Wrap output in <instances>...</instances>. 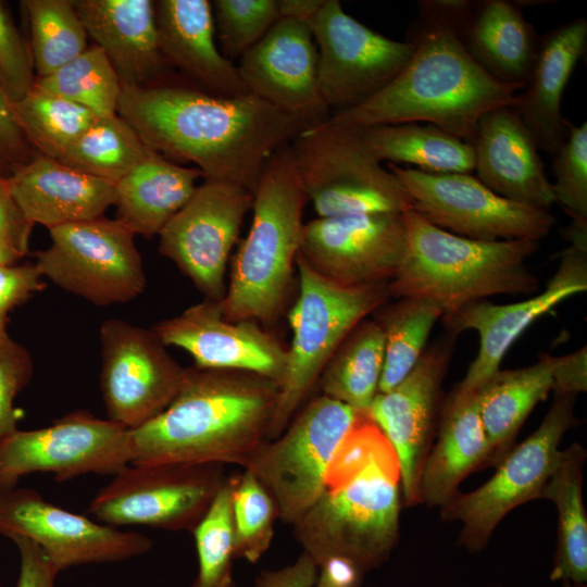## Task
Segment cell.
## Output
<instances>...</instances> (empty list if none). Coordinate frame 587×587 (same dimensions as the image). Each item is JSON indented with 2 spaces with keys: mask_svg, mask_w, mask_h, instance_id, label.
<instances>
[{
  "mask_svg": "<svg viewBox=\"0 0 587 587\" xmlns=\"http://www.w3.org/2000/svg\"><path fill=\"white\" fill-rule=\"evenodd\" d=\"M226 475L215 463H130L96 494L88 512L114 527L192 532Z\"/></svg>",
  "mask_w": 587,
  "mask_h": 587,
  "instance_id": "obj_11",
  "label": "cell"
},
{
  "mask_svg": "<svg viewBox=\"0 0 587 587\" xmlns=\"http://www.w3.org/2000/svg\"><path fill=\"white\" fill-rule=\"evenodd\" d=\"M100 389L107 419L137 429L162 413L186 375L152 329L121 319L100 327Z\"/></svg>",
  "mask_w": 587,
  "mask_h": 587,
  "instance_id": "obj_15",
  "label": "cell"
},
{
  "mask_svg": "<svg viewBox=\"0 0 587 587\" xmlns=\"http://www.w3.org/2000/svg\"><path fill=\"white\" fill-rule=\"evenodd\" d=\"M45 283L35 263L0 265V329L9 313L42 290Z\"/></svg>",
  "mask_w": 587,
  "mask_h": 587,
  "instance_id": "obj_48",
  "label": "cell"
},
{
  "mask_svg": "<svg viewBox=\"0 0 587 587\" xmlns=\"http://www.w3.org/2000/svg\"><path fill=\"white\" fill-rule=\"evenodd\" d=\"M492 587H502V586H492Z\"/></svg>",
  "mask_w": 587,
  "mask_h": 587,
  "instance_id": "obj_57",
  "label": "cell"
},
{
  "mask_svg": "<svg viewBox=\"0 0 587 587\" xmlns=\"http://www.w3.org/2000/svg\"><path fill=\"white\" fill-rule=\"evenodd\" d=\"M587 290V273L569 264H559L546 289L527 300L495 304L487 300L472 302L444 314L448 334L458 336L475 330L479 348L463 379L457 385L467 391L478 389L494 373L514 341L540 316L567 298Z\"/></svg>",
  "mask_w": 587,
  "mask_h": 587,
  "instance_id": "obj_23",
  "label": "cell"
},
{
  "mask_svg": "<svg viewBox=\"0 0 587 587\" xmlns=\"http://www.w3.org/2000/svg\"><path fill=\"white\" fill-rule=\"evenodd\" d=\"M295 167L319 217L402 214L412 201L367 147L362 128L330 117L307 127L289 145Z\"/></svg>",
  "mask_w": 587,
  "mask_h": 587,
  "instance_id": "obj_8",
  "label": "cell"
},
{
  "mask_svg": "<svg viewBox=\"0 0 587 587\" xmlns=\"http://www.w3.org/2000/svg\"><path fill=\"white\" fill-rule=\"evenodd\" d=\"M308 203L289 145L267 161L254 191L252 222L220 301L229 321L270 325L290 296Z\"/></svg>",
  "mask_w": 587,
  "mask_h": 587,
  "instance_id": "obj_6",
  "label": "cell"
},
{
  "mask_svg": "<svg viewBox=\"0 0 587 587\" xmlns=\"http://www.w3.org/2000/svg\"><path fill=\"white\" fill-rule=\"evenodd\" d=\"M319 567L302 552L295 562L277 570L261 571L253 587H314Z\"/></svg>",
  "mask_w": 587,
  "mask_h": 587,
  "instance_id": "obj_52",
  "label": "cell"
},
{
  "mask_svg": "<svg viewBox=\"0 0 587 587\" xmlns=\"http://www.w3.org/2000/svg\"><path fill=\"white\" fill-rule=\"evenodd\" d=\"M232 517L235 558L257 563L272 544L278 516L267 491L246 470L235 474Z\"/></svg>",
  "mask_w": 587,
  "mask_h": 587,
  "instance_id": "obj_42",
  "label": "cell"
},
{
  "mask_svg": "<svg viewBox=\"0 0 587 587\" xmlns=\"http://www.w3.org/2000/svg\"><path fill=\"white\" fill-rule=\"evenodd\" d=\"M314 587H363L361 585H349L334 580L328 575L319 571L317 579Z\"/></svg>",
  "mask_w": 587,
  "mask_h": 587,
  "instance_id": "obj_55",
  "label": "cell"
},
{
  "mask_svg": "<svg viewBox=\"0 0 587 587\" xmlns=\"http://www.w3.org/2000/svg\"><path fill=\"white\" fill-rule=\"evenodd\" d=\"M575 400V396H554L537 429L505 454L486 483L459 492L439 508L442 522L460 523L459 546L472 553L482 551L509 512L540 499L559 462L563 436L579 423Z\"/></svg>",
  "mask_w": 587,
  "mask_h": 587,
  "instance_id": "obj_10",
  "label": "cell"
},
{
  "mask_svg": "<svg viewBox=\"0 0 587 587\" xmlns=\"http://www.w3.org/2000/svg\"><path fill=\"white\" fill-rule=\"evenodd\" d=\"M522 1L469 0L457 34L474 61L495 79L524 88L540 37L523 14Z\"/></svg>",
  "mask_w": 587,
  "mask_h": 587,
  "instance_id": "obj_30",
  "label": "cell"
},
{
  "mask_svg": "<svg viewBox=\"0 0 587 587\" xmlns=\"http://www.w3.org/2000/svg\"><path fill=\"white\" fill-rule=\"evenodd\" d=\"M325 0H278L280 17L310 24Z\"/></svg>",
  "mask_w": 587,
  "mask_h": 587,
  "instance_id": "obj_53",
  "label": "cell"
},
{
  "mask_svg": "<svg viewBox=\"0 0 587 587\" xmlns=\"http://www.w3.org/2000/svg\"><path fill=\"white\" fill-rule=\"evenodd\" d=\"M96 46L101 48L123 86H151L167 68L159 47L155 1L73 0Z\"/></svg>",
  "mask_w": 587,
  "mask_h": 587,
  "instance_id": "obj_26",
  "label": "cell"
},
{
  "mask_svg": "<svg viewBox=\"0 0 587 587\" xmlns=\"http://www.w3.org/2000/svg\"><path fill=\"white\" fill-rule=\"evenodd\" d=\"M133 461L128 429L85 411L38 429H16L0 442V491L32 473L64 482L85 474L114 475Z\"/></svg>",
  "mask_w": 587,
  "mask_h": 587,
  "instance_id": "obj_14",
  "label": "cell"
},
{
  "mask_svg": "<svg viewBox=\"0 0 587 587\" xmlns=\"http://www.w3.org/2000/svg\"><path fill=\"white\" fill-rule=\"evenodd\" d=\"M247 91L308 126L332 114L317 84V49L308 24L279 17L237 65Z\"/></svg>",
  "mask_w": 587,
  "mask_h": 587,
  "instance_id": "obj_21",
  "label": "cell"
},
{
  "mask_svg": "<svg viewBox=\"0 0 587 587\" xmlns=\"http://www.w3.org/2000/svg\"><path fill=\"white\" fill-rule=\"evenodd\" d=\"M362 133L379 162L413 164L437 174H470L475 168L473 145L432 124L376 125L362 128Z\"/></svg>",
  "mask_w": 587,
  "mask_h": 587,
  "instance_id": "obj_34",
  "label": "cell"
},
{
  "mask_svg": "<svg viewBox=\"0 0 587 587\" xmlns=\"http://www.w3.org/2000/svg\"><path fill=\"white\" fill-rule=\"evenodd\" d=\"M0 534L34 541L59 573L72 566L142 555L153 545L141 533L62 509L27 487L0 491Z\"/></svg>",
  "mask_w": 587,
  "mask_h": 587,
  "instance_id": "obj_18",
  "label": "cell"
},
{
  "mask_svg": "<svg viewBox=\"0 0 587 587\" xmlns=\"http://www.w3.org/2000/svg\"><path fill=\"white\" fill-rule=\"evenodd\" d=\"M407 249L402 214L363 213L305 222L298 257L326 280L362 287L389 283Z\"/></svg>",
  "mask_w": 587,
  "mask_h": 587,
  "instance_id": "obj_19",
  "label": "cell"
},
{
  "mask_svg": "<svg viewBox=\"0 0 587 587\" xmlns=\"http://www.w3.org/2000/svg\"><path fill=\"white\" fill-rule=\"evenodd\" d=\"M51 243L36 252L42 277L96 305L126 303L146 287L135 234L116 218L98 217L49 229Z\"/></svg>",
  "mask_w": 587,
  "mask_h": 587,
  "instance_id": "obj_12",
  "label": "cell"
},
{
  "mask_svg": "<svg viewBox=\"0 0 587 587\" xmlns=\"http://www.w3.org/2000/svg\"><path fill=\"white\" fill-rule=\"evenodd\" d=\"M477 178L495 193L548 210L555 202L539 149L511 107L482 116L473 141Z\"/></svg>",
  "mask_w": 587,
  "mask_h": 587,
  "instance_id": "obj_24",
  "label": "cell"
},
{
  "mask_svg": "<svg viewBox=\"0 0 587 587\" xmlns=\"http://www.w3.org/2000/svg\"><path fill=\"white\" fill-rule=\"evenodd\" d=\"M553 396H575L587 389V347L555 357Z\"/></svg>",
  "mask_w": 587,
  "mask_h": 587,
  "instance_id": "obj_51",
  "label": "cell"
},
{
  "mask_svg": "<svg viewBox=\"0 0 587 587\" xmlns=\"http://www.w3.org/2000/svg\"><path fill=\"white\" fill-rule=\"evenodd\" d=\"M561 587H587V584H574L570 582H561Z\"/></svg>",
  "mask_w": 587,
  "mask_h": 587,
  "instance_id": "obj_56",
  "label": "cell"
},
{
  "mask_svg": "<svg viewBox=\"0 0 587 587\" xmlns=\"http://www.w3.org/2000/svg\"><path fill=\"white\" fill-rule=\"evenodd\" d=\"M235 474L226 475L211 507L193 528L198 572L188 587H236L232 497Z\"/></svg>",
  "mask_w": 587,
  "mask_h": 587,
  "instance_id": "obj_41",
  "label": "cell"
},
{
  "mask_svg": "<svg viewBox=\"0 0 587 587\" xmlns=\"http://www.w3.org/2000/svg\"><path fill=\"white\" fill-rule=\"evenodd\" d=\"M35 80L30 48L0 1V85L9 100L15 102L34 87Z\"/></svg>",
  "mask_w": 587,
  "mask_h": 587,
  "instance_id": "obj_46",
  "label": "cell"
},
{
  "mask_svg": "<svg viewBox=\"0 0 587 587\" xmlns=\"http://www.w3.org/2000/svg\"><path fill=\"white\" fill-rule=\"evenodd\" d=\"M152 150L120 115L98 116L58 161L82 173L116 184Z\"/></svg>",
  "mask_w": 587,
  "mask_h": 587,
  "instance_id": "obj_37",
  "label": "cell"
},
{
  "mask_svg": "<svg viewBox=\"0 0 587 587\" xmlns=\"http://www.w3.org/2000/svg\"><path fill=\"white\" fill-rule=\"evenodd\" d=\"M402 218L408 249L388 284L391 298L427 299L450 314L491 296L538 290L527 260L538 251L539 241L470 239L432 224L413 209Z\"/></svg>",
  "mask_w": 587,
  "mask_h": 587,
  "instance_id": "obj_5",
  "label": "cell"
},
{
  "mask_svg": "<svg viewBox=\"0 0 587 587\" xmlns=\"http://www.w3.org/2000/svg\"><path fill=\"white\" fill-rule=\"evenodd\" d=\"M455 338L447 333L426 348L400 383L375 396L367 413L397 455L407 507L419 504V477L436 436Z\"/></svg>",
  "mask_w": 587,
  "mask_h": 587,
  "instance_id": "obj_20",
  "label": "cell"
},
{
  "mask_svg": "<svg viewBox=\"0 0 587 587\" xmlns=\"http://www.w3.org/2000/svg\"><path fill=\"white\" fill-rule=\"evenodd\" d=\"M278 384L258 374L187 367L176 397L129 430L132 463H215L242 469L270 440Z\"/></svg>",
  "mask_w": 587,
  "mask_h": 587,
  "instance_id": "obj_4",
  "label": "cell"
},
{
  "mask_svg": "<svg viewBox=\"0 0 587 587\" xmlns=\"http://www.w3.org/2000/svg\"><path fill=\"white\" fill-rule=\"evenodd\" d=\"M309 27L317 49L320 93L334 113L380 91L413 52L409 41L390 39L347 14L338 0H325Z\"/></svg>",
  "mask_w": 587,
  "mask_h": 587,
  "instance_id": "obj_16",
  "label": "cell"
},
{
  "mask_svg": "<svg viewBox=\"0 0 587 587\" xmlns=\"http://www.w3.org/2000/svg\"><path fill=\"white\" fill-rule=\"evenodd\" d=\"M253 199L237 185L204 179L158 235L159 252L208 300L225 296L229 257Z\"/></svg>",
  "mask_w": 587,
  "mask_h": 587,
  "instance_id": "obj_17",
  "label": "cell"
},
{
  "mask_svg": "<svg viewBox=\"0 0 587 587\" xmlns=\"http://www.w3.org/2000/svg\"><path fill=\"white\" fill-rule=\"evenodd\" d=\"M221 52L233 62L240 59L277 22L278 0L211 1Z\"/></svg>",
  "mask_w": 587,
  "mask_h": 587,
  "instance_id": "obj_43",
  "label": "cell"
},
{
  "mask_svg": "<svg viewBox=\"0 0 587 587\" xmlns=\"http://www.w3.org/2000/svg\"><path fill=\"white\" fill-rule=\"evenodd\" d=\"M384 359L383 332L369 316L351 329L326 363L316 384L321 395L367 414L378 394Z\"/></svg>",
  "mask_w": 587,
  "mask_h": 587,
  "instance_id": "obj_35",
  "label": "cell"
},
{
  "mask_svg": "<svg viewBox=\"0 0 587 587\" xmlns=\"http://www.w3.org/2000/svg\"><path fill=\"white\" fill-rule=\"evenodd\" d=\"M552 157L555 202L571 220L587 222V123L567 121L565 141Z\"/></svg>",
  "mask_w": 587,
  "mask_h": 587,
  "instance_id": "obj_44",
  "label": "cell"
},
{
  "mask_svg": "<svg viewBox=\"0 0 587 587\" xmlns=\"http://www.w3.org/2000/svg\"><path fill=\"white\" fill-rule=\"evenodd\" d=\"M116 113L151 150L253 195L271 157L310 127L251 93L221 97L174 84L123 86Z\"/></svg>",
  "mask_w": 587,
  "mask_h": 587,
  "instance_id": "obj_1",
  "label": "cell"
},
{
  "mask_svg": "<svg viewBox=\"0 0 587 587\" xmlns=\"http://www.w3.org/2000/svg\"><path fill=\"white\" fill-rule=\"evenodd\" d=\"M155 22L165 62L193 82L197 89L221 97L249 93L237 65L216 46L211 1H155Z\"/></svg>",
  "mask_w": 587,
  "mask_h": 587,
  "instance_id": "obj_25",
  "label": "cell"
},
{
  "mask_svg": "<svg viewBox=\"0 0 587 587\" xmlns=\"http://www.w3.org/2000/svg\"><path fill=\"white\" fill-rule=\"evenodd\" d=\"M21 259L13 249L0 242V265L16 264Z\"/></svg>",
  "mask_w": 587,
  "mask_h": 587,
  "instance_id": "obj_54",
  "label": "cell"
},
{
  "mask_svg": "<svg viewBox=\"0 0 587 587\" xmlns=\"http://www.w3.org/2000/svg\"><path fill=\"white\" fill-rule=\"evenodd\" d=\"M11 540L20 557L16 587H55L59 572L42 549L27 538L15 537Z\"/></svg>",
  "mask_w": 587,
  "mask_h": 587,
  "instance_id": "obj_50",
  "label": "cell"
},
{
  "mask_svg": "<svg viewBox=\"0 0 587 587\" xmlns=\"http://www.w3.org/2000/svg\"><path fill=\"white\" fill-rule=\"evenodd\" d=\"M554 363V355L541 352L532 365L499 369L475 390L494 465L515 446L516 436L530 412L552 391Z\"/></svg>",
  "mask_w": 587,
  "mask_h": 587,
  "instance_id": "obj_32",
  "label": "cell"
},
{
  "mask_svg": "<svg viewBox=\"0 0 587 587\" xmlns=\"http://www.w3.org/2000/svg\"><path fill=\"white\" fill-rule=\"evenodd\" d=\"M362 414L323 395L312 398L245 465L272 498L282 522L295 525L314 504L332 460Z\"/></svg>",
  "mask_w": 587,
  "mask_h": 587,
  "instance_id": "obj_9",
  "label": "cell"
},
{
  "mask_svg": "<svg viewBox=\"0 0 587 587\" xmlns=\"http://www.w3.org/2000/svg\"><path fill=\"white\" fill-rule=\"evenodd\" d=\"M12 108L30 146L37 153L55 160L98 117L74 102L36 87L12 102Z\"/></svg>",
  "mask_w": 587,
  "mask_h": 587,
  "instance_id": "obj_39",
  "label": "cell"
},
{
  "mask_svg": "<svg viewBox=\"0 0 587 587\" xmlns=\"http://www.w3.org/2000/svg\"><path fill=\"white\" fill-rule=\"evenodd\" d=\"M30 27L36 78L46 77L88 49L73 0H23Z\"/></svg>",
  "mask_w": 587,
  "mask_h": 587,
  "instance_id": "obj_38",
  "label": "cell"
},
{
  "mask_svg": "<svg viewBox=\"0 0 587 587\" xmlns=\"http://www.w3.org/2000/svg\"><path fill=\"white\" fill-rule=\"evenodd\" d=\"M0 587H1V584H0Z\"/></svg>",
  "mask_w": 587,
  "mask_h": 587,
  "instance_id": "obj_58",
  "label": "cell"
},
{
  "mask_svg": "<svg viewBox=\"0 0 587 587\" xmlns=\"http://www.w3.org/2000/svg\"><path fill=\"white\" fill-rule=\"evenodd\" d=\"M34 87L74 102L97 116L117 114L122 91L115 70L96 45L50 75L36 78Z\"/></svg>",
  "mask_w": 587,
  "mask_h": 587,
  "instance_id": "obj_40",
  "label": "cell"
},
{
  "mask_svg": "<svg viewBox=\"0 0 587 587\" xmlns=\"http://www.w3.org/2000/svg\"><path fill=\"white\" fill-rule=\"evenodd\" d=\"M387 167L409 193L412 209L449 233L482 241H539L555 224L550 211L505 199L470 174Z\"/></svg>",
  "mask_w": 587,
  "mask_h": 587,
  "instance_id": "obj_13",
  "label": "cell"
},
{
  "mask_svg": "<svg viewBox=\"0 0 587 587\" xmlns=\"http://www.w3.org/2000/svg\"><path fill=\"white\" fill-rule=\"evenodd\" d=\"M151 329L166 347L190 354L196 367L242 371L280 382L286 348L255 322L227 320L220 301L204 299Z\"/></svg>",
  "mask_w": 587,
  "mask_h": 587,
  "instance_id": "obj_22",
  "label": "cell"
},
{
  "mask_svg": "<svg viewBox=\"0 0 587 587\" xmlns=\"http://www.w3.org/2000/svg\"><path fill=\"white\" fill-rule=\"evenodd\" d=\"M296 268L299 291L288 313L292 336L286 348L270 440L307 402L326 363L351 329L391 299L389 283L339 286L313 272L299 257Z\"/></svg>",
  "mask_w": 587,
  "mask_h": 587,
  "instance_id": "obj_7",
  "label": "cell"
},
{
  "mask_svg": "<svg viewBox=\"0 0 587 587\" xmlns=\"http://www.w3.org/2000/svg\"><path fill=\"white\" fill-rule=\"evenodd\" d=\"M200 177L197 167L183 166L152 150L115 184V218L135 235L158 236L192 197Z\"/></svg>",
  "mask_w": 587,
  "mask_h": 587,
  "instance_id": "obj_31",
  "label": "cell"
},
{
  "mask_svg": "<svg viewBox=\"0 0 587 587\" xmlns=\"http://www.w3.org/2000/svg\"><path fill=\"white\" fill-rule=\"evenodd\" d=\"M36 154L37 151L16 122L12 102L0 85V175L10 177Z\"/></svg>",
  "mask_w": 587,
  "mask_h": 587,
  "instance_id": "obj_47",
  "label": "cell"
},
{
  "mask_svg": "<svg viewBox=\"0 0 587 587\" xmlns=\"http://www.w3.org/2000/svg\"><path fill=\"white\" fill-rule=\"evenodd\" d=\"M25 216L48 229L102 217L115 201V184L37 153L8 177Z\"/></svg>",
  "mask_w": 587,
  "mask_h": 587,
  "instance_id": "obj_29",
  "label": "cell"
},
{
  "mask_svg": "<svg viewBox=\"0 0 587 587\" xmlns=\"http://www.w3.org/2000/svg\"><path fill=\"white\" fill-rule=\"evenodd\" d=\"M587 21L574 18L540 37L536 62L526 86L511 107L539 150L554 155L567 136L561 101L577 62L586 52Z\"/></svg>",
  "mask_w": 587,
  "mask_h": 587,
  "instance_id": "obj_28",
  "label": "cell"
},
{
  "mask_svg": "<svg viewBox=\"0 0 587 587\" xmlns=\"http://www.w3.org/2000/svg\"><path fill=\"white\" fill-rule=\"evenodd\" d=\"M402 504L397 455L362 414L332 460L320 497L292 525L294 536L319 569L342 563L364 577L396 548Z\"/></svg>",
  "mask_w": 587,
  "mask_h": 587,
  "instance_id": "obj_3",
  "label": "cell"
},
{
  "mask_svg": "<svg viewBox=\"0 0 587 587\" xmlns=\"http://www.w3.org/2000/svg\"><path fill=\"white\" fill-rule=\"evenodd\" d=\"M33 359L7 328L0 329V442L17 429L21 417L15 400L33 375Z\"/></svg>",
  "mask_w": 587,
  "mask_h": 587,
  "instance_id": "obj_45",
  "label": "cell"
},
{
  "mask_svg": "<svg viewBox=\"0 0 587 587\" xmlns=\"http://www.w3.org/2000/svg\"><path fill=\"white\" fill-rule=\"evenodd\" d=\"M494 465L491 450L478 413L475 391L458 385L444 398L436 442L423 463L417 502L441 508L459 494L467 475Z\"/></svg>",
  "mask_w": 587,
  "mask_h": 587,
  "instance_id": "obj_27",
  "label": "cell"
},
{
  "mask_svg": "<svg viewBox=\"0 0 587 587\" xmlns=\"http://www.w3.org/2000/svg\"><path fill=\"white\" fill-rule=\"evenodd\" d=\"M33 227L15 201L8 178L0 175V242L23 258L29 251Z\"/></svg>",
  "mask_w": 587,
  "mask_h": 587,
  "instance_id": "obj_49",
  "label": "cell"
},
{
  "mask_svg": "<svg viewBox=\"0 0 587 587\" xmlns=\"http://www.w3.org/2000/svg\"><path fill=\"white\" fill-rule=\"evenodd\" d=\"M469 0H420L408 29L413 52L397 76L365 102L330 118L357 127L427 123L473 143L483 115L513 107L523 88L501 83L469 54L457 25Z\"/></svg>",
  "mask_w": 587,
  "mask_h": 587,
  "instance_id": "obj_2",
  "label": "cell"
},
{
  "mask_svg": "<svg viewBox=\"0 0 587 587\" xmlns=\"http://www.w3.org/2000/svg\"><path fill=\"white\" fill-rule=\"evenodd\" d=\"M442 315L440 305L421 298L389 300L371 314L383 332L385 344L378 392L390 390L411 372L426 349L433 326Z\"/></svg>",
  "mask_w": 587,
  "mask_h": 587,
  "instance_id": "obj_36",
  "label": "cell"
},
{
  "mask_svg": "<svg viewBox=\"0 0 587 587\" xmlns=\"http://www.w3.org/2000/svg\"><path fill=\"white\" fill-rule=\"evenodd\" d=\"M586 457V449L578 442L562 449L540 494V499L553 502L558 513L551 582L587 584V513L583 500Z\"/></svg>",
  "mask_w": 587,
  "mask_h": 587,
  "instance_id": "obj_33",
  "label": "cell"
}]
</instances>
